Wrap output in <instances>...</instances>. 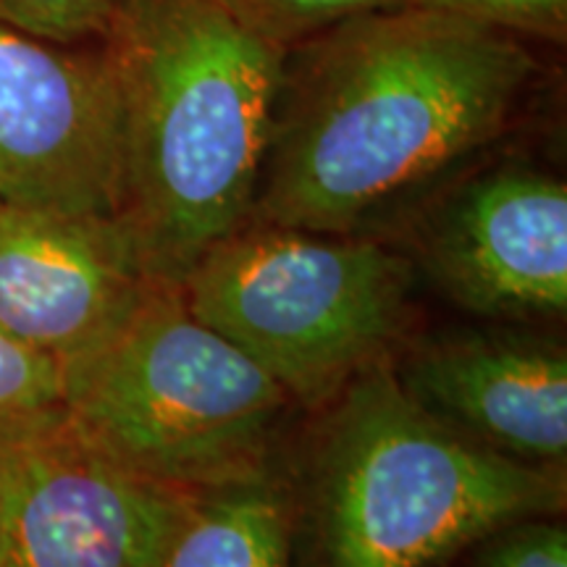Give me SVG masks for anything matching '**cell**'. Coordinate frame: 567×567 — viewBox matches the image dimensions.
Masks as SVG:
<instances>
[{"label":"cell","mask_w":567,"mask_h":567,"mask_svg":"<svg viewBox=\"0 0 567 567\" xmlns=\"http://www.w3.org/2000/svg\"><path fill=\"white\" fill-rule=\"evenodd\" d=\"M536 74L520 34L423 3L295 42L250 218L358 234L502 137Z\"/></svg>","instance_id":"cell-1"},{"label":"cell","mask_w":567,"mask_h":567,"mask_svg":"<svg viewBox=\"0 0 567 567\" xmlns=\"http://www.w3.org/2000/svg\"><path fill=\"white\" fill-rule=\"evenodd\" d=\"M97 42L122 95L118 218L155 279L182 284L250 221L287 48L229 0H122Z\"/></svg>","instance_id":"cell-2"},{"label":"cell","mask_w":567,"mask_h":567,"mask_svg":"<svg viewBox=\"0 0 567 567\" xmlns=\"http://www.w3.org/2000/svg\"><path fill=\"white\" fill-rule=\"evenodd\" d=\"M337 396L316 467L323 567H436L499 526L565 509L563 467L520 463L450 429L386 360Z\"/></svg>","instance_id":"cell-3"},{"label":"cell","mask_w":567,"mask_h":567,"mask_svg":"<svg viewBox=\"0 0 567 567\" xmlns=\"http://www.w3.org/2000/svg\"><path fill=\"white\" fill-rule=\"evenodd\" d=\"M63 379V408L92 442L142 476L193 494L266 476L295 402L168 281Z\"/></svg>","instance_id":"cell-4"},{"label":"cell","mask_w":567,"mask_h":567,"mask_svg":"<svg viewBox=\"0 0 567 567\" xmlns=\"http://www.w3.org/2000/svg\"><path fill=\"white\" fill-rule=\"evenodd\" d=\"M410 264L358 234L247 221L184 276V302L295 402L337 396L405 326Z\"/></svg>","instance_id":"cell-5"},{"label":"cell","mask_w":567,"mask_h":567,"mask_svg":"<svg viewBox=\"0 0 567 567\" xmlns=\"http://www.w3.org/2000/svg\"><path fill=\"white\" fill-rule=\"evenodd\" d=\"M195 496L51 410L0 431V567H158Z\"/></svg>","instance_id":"cell-6"},{"label":"cell","mask_w":567,"mask_h":567,"mask_svg":"<svg viewBox=\"0 0 567 567\" xmlns=\"http://www.w3.org/2000/svg\"><path fill=\"white\" fill-rule=\"evenodd\" d=\"M0 21V203L122 216L124 116L116 76L95 51Z\"/></svg>","instance_id":"cell-7"},{"label":"cell","mask_w":567,"mask_h":567,"mask_svg":"<svg viewBox=\"0 0 567 567\" xmlns=\"http://www.w3.org/2000/svg\"><path fill=\"white\" fill-rule=\"evenodd\" d=\"M122 218L0 205V331L63 371L158 284Z\"/></svg>","instance_id":"cell-8"},{"label":"cell","mask_w":567,"mask_h":567,"mask_svg":"<svg viewBox=\"0 0 567 567\" xmlns=\"http://www.w3.org/2000/svg\"><path fill=\"white\" fill-rule=\"evenodd\" d=\"M439 289L488 318L567 308V187L530 166L488 168L439 203L423 237Z\"/></svg>","instance_id":"cell-9"},{"label":"cell","mask_w":567,"mask_h":567,"mask_svg":"<svg viewBox=\"0 0 567 567\" xmlns=\"http://www.w3.org/2000/svg\"><path fill=\"white\" fill-rule=\"evenodd\" d=\"M396 381L431 415L473 442L563 467L567 455V354L534 337H444L417 347Z\"/></svg>","instance_id":"cell-10"},{"label":"cell","mask_w":567,"mask_h":567,"mask_svg":"<svg viewBox=\"0 0 567 567\" xmlns=\"http://www.w3.org/2000/svg\"><path fill=\"white\" fill-rule=\"evenodd\" d=\"M292 526L268 476L195 496L158 567H289Z\"/></svg>","instance_id":"cell-11"},{"label":"cell","mask_w":567,"mask_h":567,"mask_svg":"<svg viewBox=\"0 0 567 567\" xmlns=\"http://www.w3.org/2000/svg\"><path fill=\"white\" fill-rule=\"evenodd\" d=\"M255 30L289 48L365 13L400 9L417 0H229Z\"/></svg>","instance_id":"cell-12"},{"label":"cell","mask_w":567,"mask_h":567,"mask_svg":"<svg viewBox=\"0 0 567 567\" xmlns=\"http://www.w3.org/2000/svg\"><path fill=\"white\" fill-rule=\"evenodd\" d=\"M63 368L0 331V431L63 408Z\"/></svg>","instance_id":"cell-13"},{"label":"cell","mask_w":567,"mask_h":567,"mask_svg":"<svg viewBox=\"0 0 567 567\" xmlns=\"http://www.w3.org/2000/svg\"><path fill=\"white\" fill-rule=\"evenodd\" d=\"M122 0H0V21L34 38L80 45L101 40Z\"/></svg>","instance_id":"cell-14"},{"label":"cell","mask_w":567,"mask_h":567,"mask_svg":"<svg viewBox=\"0 0 567 567\" xmlns=\"http://www.w3.org/2000/svg\"><path fill=\"white\" fill-rule=\"evenodd\" d=\"M471 567H567V530L551 517H523L473 544Z\"/></svg>","instance_id":"cell-15"},{"label":"cell","mask_w":567,"mask_h":567,"mask_svg":"<svg viewBox=\"0 0 567 567\" xmlns=\"http://www.w3.org/2000/svg\"><path fill=\"white\" fill-rule=\"evenodd\" d=\"M417 3L528 38L563 40L567 27V0H417Z\"/></svg>","instance_id":"cell-16"},{"label":"cell","mask_w":567,"mask_h":567,"mask_svg":"<svg viewBox=\"0 0 567 567\" xmlns=\"http://www.w3.org/2000/svg\"><path fill=\"white\" fill-rule=\"evenodd\" d=\"M0 205H3V203H0Z\"/></svg>","instance_id":"cell-17"}]
</instances>
